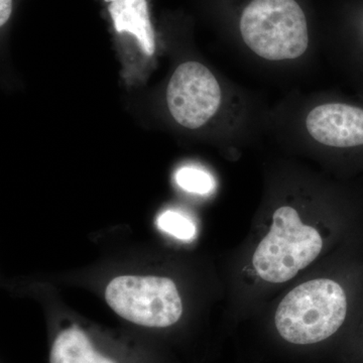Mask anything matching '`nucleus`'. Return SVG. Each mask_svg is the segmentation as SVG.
Returning a JSON list of instances; mask_svg holds the SVG:
<instances>
[{
  "label": "nucleus",
  "mask_w": 363,
  "mask_h": 363,
  "mask_svg": "<svg viewBox=\"0 0 363 363\" xmlns=\"http://www.w3.org/2000/svg\"><path fill=\"white\" fill-rule=\"evenodd\" d=\"M350 315V297L338 281L315 279L301 284L279 303L274 331L286 345L313 348L338 335Z\"/></svg>",
  "instance_id": "nucleus-1"
},
{
  "label": "nucleus",
  "mask_w": 363,
  "mask_h": 363,
  "mask_svg": "<svg viewBox=\"0 0 363 363\" xmlns=\"http://www.w3.org/2000/svg\"><path fill=\"white\" fill-rule=\"evenodd\" d=\"M240 30L248 49L267 61L298 59L309 47L307 18L296 0H252Z\"/></svg>",
  "instance_id": "nucleus-2"
},
{
  "label": "nucleus",
  "mask_w": 363,
  "mask_h": 363,
  "mask_svg": "<svg viewBox=\"0 0 363 363\" xmlns=\"http://www.w3.org/2000/svg\"><path fill=\"white\" fill-rule=\"evenodd\" d=\"M106 304L117 316L152 332H166L183 317V302L175 281L155 274H121L104 290Z\"/></svg>",
  "instance_id": "nucleus-3"
},
{
  "label": "nucleus",
  "mask_w": 363,
  "mask_h": 363,
  "mask_svg": "<svg viewBox=\"0 0 363 363\" xmlns=\"http://www.w3.org/2000/svg\"><path fill=\"white\" fill-rule=\"evenodd\" d=\"M323 248L321 234L301 220L296 208L279 207L271 228L252 255V266L262 281L281 284L311 264Z\"/></svg>",
  "instance_id": "nucleus-4"
},
{
  "label": "nucleus",
  "mask_w": 363,
  "mask_h": 363,
  "mask_svg": "<svg viewBox=\"0 0 363 363\" xmlns=\"http://www.w3.org/2000/svg\"><path fill=\"white\" fill-rule=\"evenodd\" d=\"M221 88L212 72L198 62H186L174 72L167 90L172 116L196 130L212 118L221 104Z\"/></svg>",
  "instance_id": "nucleus-5"
},
{
  "label": "nucleus",
  "mask_w": 363,
  "mask_h": 363,
  "mask_svg": "<svg viewBox=\"0 0 363 363\" xmlns=\"http://www.w3.org/2000/svg\"><path fill=\"white\" fill-rule=\"evenodd\" d=\"M150 359L76 322L60 325L50 340L49 363H154Z\"/></svg>",
  "instance_id": "nucleus-6"
},
{
  "label": "nucleus",
  "mask_w": 363,
  "mask_h": 363,
  "mask_svg": "<svg viewBox=\"0 0 363 363\" xmlns=\"http://www.w3.org/2000/svg\"><path fill=\"white\" fill-rule=\"evenodd\" d=\"M306 130L326 147H363V108L340 102L318 105L306 117Z\"/></svg>",
  "instance_id": "nucleus-7"
},
{
  "label": "nucleus",
  "mask_w": 363,
  "mask_h": 363,
  "mask_svg": "<svg viewBox=\"0 0 363 363\" xmlns=\"http://www.w3.org/2000/svg\"><path fill=\"white\" fill-rule=\"evenodd\" d=\"M108 9L117 32L135 35L143 51L152 56L156 44L147 0H116Z\"/></svg>",
  "instance_id": "nucleus-8"
},
{
  "label": "nucleus",
  "mask_w": 363,
  "mask_h": 363,
  "mask_svg": "<svg viewBox=\"0 0 363 363\" xmlns=\"http://www.w3.org/2000/svg\"><path fill=\"white\" fill-rule=\"evenodd\" d=\"M175 180L179 187L193 194L209 195L215 189L213 177L196 167H183L178 169Z\"/></svg>",
  "instance_id": "nucleus-9"
},
{
  "label": "nucleus",
  "mask_w": 363,
  "mask_h": 363,
  "mask_svg": "<svg viewBox=\"0 0 363 363\" xmlns=\"http://www.w3.org/2000/svg\"><path fill=\"white\" fill-rule=\"evenodd\" d=\"M157 224L162 231L180 240H193L197 233L194 222L175 210H167L160 214Z\"/></svg>",
  "instance_id": "nucleus-10"
},
{
  "label": "nucleus",
  "mask_w": 363,
  "mask_h": 363,
  "mask_svg": "<svg viewBox=\"0 0 363 363\" xmlns=\"http://www.w3.org/2000/svg\"><path fill=\"white\" fill-rule=\"evenodd\" d=\"M344 363H363V319L351 335Z\"/></svg>",
  "instance_id": "nucleus-11"
},
{
  "label": "nucleus",
  "mask_w": 363,
  "mask_h": 363,
  "mask_svg": "<svg viewBox=\"0 0 363 363\" xmlns=\"http://www.w3.org/2000/svg\"><path fill=\"white\" fill-rule=\"evenodd\" d=\"M13 11V0H0V26L6 25Z\"/></svg>",
  "instance_id": "nucleus-12"
},
{
  "label": "nucleus",
  "mask_w": 363,
  "mask_h": 363,
  "mask_svg": "<svg viewBox=\"0 0 363 363\" xmlns=\"http://www.w3.org/2000/svg\"><path fill=\"white\" fill-rule=\"evenodd\" d=\"M104 1H106V2H113V1H116V0H104Z\"/></svg>",
  "instance_id": "nucleus-13"
}]
</instances>
